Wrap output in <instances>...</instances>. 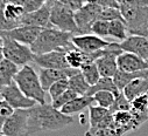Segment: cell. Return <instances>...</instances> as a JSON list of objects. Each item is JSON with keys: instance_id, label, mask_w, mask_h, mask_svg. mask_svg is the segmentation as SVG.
<instances>
[{"instance_id": "cell-1", "label": "cell", "mask_w": 148, "mask_h": 136, "mask_svg": "<svg viewBox=\"0 0 148 136\" xmlns=\"http://www.w3.org/2000/svg\"><path fill=\"white\" fill-rule=\"evenodd\" d=\"M73 122V117L63 114L47 102L36 103L29 108L28 114V136L40 131H56L64 129Z\"/></svg>"}, {"instance_id": "cell-2", "label": "cell", "mask_w": 148, "mask_h": 136, "mask_svg": "<svg viewBox=\"0 0 148 136\" xmlns=\"http://www.w3.org/2000/svg\"><path fill=\"white\" fill-rule=\"evenodd\" d=\"M72 35L73 34L69 32H63L55 27H46L41 29L36 40L30 45V49L35 55L57 49L69 51L75 47L71 42Z\"/></svg>"}, {"instance_id": "cell-3", "label": "cell", "mask_w": 148, "mask_h": 136, "mask_svg": "<svg viewBox=\"0 0 148 136\" xmlns=\"http://www.w3.org/2000/svg\"><path fill=\"white\" fill-rule=\"evenodd\" d=\"M14 82L27 97L34 100L36 103H46V90L42 88L39 74L35 72L33 66L28 63L19 68L14 76Z\"/></svg>"}, {"instance_id": "cell-4", "label": "cell", "mask_w": 148, "mask_h": 136, "mask_svg": "<svg viewBox=\"0 0 148 136\" xmlns=\"http://www.w3.org/2000/svg\"><path fill=\"white\" fill-rule=\"evenodd\" d=\"M119 10L128 33L148 20V0H126L119 5Z\"/></svg>"}, {"instance_id": "cell-5", "label": "cell", "mask_w": 148, "mask_h": 136, "mask_svg": "<svg viewBox=\"0 0 148 136\" xmlns=\"http://www.w3.org/2000/svg\"><path fill=\"white\" fill-rule=\"evenodd\" d=\"M50 24L53 27L63 32H69L73 35L78 34L75 21V12L60 0H51Z\"/></svg>"}, {"instance_id": "cell-6", "label": "cell", "mask_w": 148, "mask_h": 136, "mask_svg": "<svg viewBox=\"0 0 148 136\" xmlns=\"http://www.w3.org/2000/svg\"><path fill=\"white\" fill-rule=\"evenodd\" d=\"M4 46H3V53L5 59L12 61L19 67H22L25 65H28L34 61V53L30 49V46L23 45L12 38H8L4 34Z\"/></svg>"}, {"instance_id": "cell-7", "label": "cell", "mask_w": 148, "mask_h": 136, "mask_svg": "<svg viewBox=\"0 0 148 136\" xmlns=\"http://www.w3.org/2000/svg\"><path fill=\"white\" fill-rule=\"evenodd\" d=\"M28 109H14L6 120L1 133L6 136H28Z\"/></svg>"}, {"instance_id": "cell-8", "label": "cell", "mask_w": 148, "mask_h": 136, "mask_svg": "<svg viewBox=\"0 0 148 136\" xmlns=\"http://www.w3.org/2000/svg\"><path fill=\"white\" fill-rule=\"evenodd\" d=\"M100 12L101 7L98 4L91 3H85L79 10H77L75 12V21L78 34L91 33V26L97 19H99Z\"/></svg>"}, {"instance_id": "cell-9", "label": "cell", "mask_w": 148, "mask_h": 136, "mask_svg": "<svg viewBox=\"0 0 148 136\" xmlns=\"http://www.w3.org/2000/svg\"><path fill=\"white\" fill-rule=\"evenodd\" d=\"M0 97L5 100L13 109H28L36 105L34 100L27 97L20 90V88L16 86L14 81L1 90Z\"/></svg>"}, {"instance_id": "cell-10", "label": "cell", "mask_w": 148, "mask_h": 136, "mask_svg": "<svg viewBox=\"0 0 148 136\" xmlns=\"http://www.w3.org/2000/svg\"><path fill=\"white\" fill-rule=\"evenodd\" d=\"M71 42L76 48L86 52V53H95L100 49L106 48L111 41L105 40L98 35H95L93 33L88 34H75L71 38Z\"/></svg>"}, {"instance_id": "cell-11", "label": "cell", "mask_w": 148, "mask_h": 136, "mask_svg": "<svg viewBox=\"0 0 148 136\" xmlns=\"http://www.w3.org/2000/svg\"><path fill=\"white\" fill-rule=\"evenodd\" d=\"M89 109V123L90 127L85 131V136H90L93 131L101 129V128H107L112 124V113L110 109L95 106L93 103L88 107Z\"/></svg>"}, {"instance_id": "cell-12", "label": "cell", "mask_w": 148, "mask_h": 136, "mask_svg": "<svg viewBox=\"0 0 148 136\" xmlns=\"http://www.w3.org/2000/svg\"><path fill=\"white\" fill-rule=\"evenodd\" d=\"M68 49H57V51H51L48 53L43 54H38L34 55V61L35 65H38L40 68H53V69H63V68H68L65 54Z\"/></svg>"}, {"instance_id": "cell-13", "label": "cell", "mask_w": 148, "mask_h": 136, "mask_svg": "<svg viewBox=\"0 0 148 136\" xmlns=\"http://www.w3.org/2000/svg\"><path fill=\"white\" fill-rule=\"evenodd\" d=\"M50 7L51 0H46V3L34 12L25 13L21 18V25H30L40 28L53 27L50 24Z\"/></svg>"}, {"instance_id": "cell-14", "label": "cell", "mask_w": 148, "mask_h": 136, "mask_svg": "<svg viewBox=\"0 0 148 136\" xmlns=\"http://www.w3.org/2000/svg\"><path fill=\"white\" fill-rule=\"evenodd\" d=\"M42 28L36 27V26H30V25H20L11 31H1L0 33L4 35L12 38L23 45L30 46L38 38L39 33L41 32Z\"/></svg>"}, {"instance_id": "cell-15", "label": "cell", "mask_w": 148, "mask_h": 136, "mask_svg": "<svg viewBox=\"0 0 148 136\" xmlns=\"http://www.w3.org/2000/svg\"><path fill=\"white\" fill-rule=\"evenodd\" d=\"M111 127L120 136H125L126 134L140 128L135 122L131 110H120L112 113V124H111Z\"/></svg>"}, {"instance_id": "cell-16", "label": "cell", "mask_w": 148, "mask_h": 136, "mask_svg": "<svg viewBox=\"0 0 148 136\" xmlns=\"http://www.w3.org/2000/svg\"><path fill=\"white\" fill-rule=\"evenodd\" d=\"M119 46L124 52L133 53L148 61V39L136 34H130L125 40L119 42Z\"/></svg>"}, {"instance_id": "cell-17", "label": "cell", "mask_w": 148, "mask_h": 136, "mask_svg": "<svg viewBox=\"0 0 148 136\" xmlns=\"http://www.w3.org/2000/svg\"><path fill=\"white\" fill-rule=\"evenodd\" d=\"M79 69H73V68H63V69H53V68H41L39 72V79L42 85V88L48 92L49 87L62 79H69L71 75L77 73Z\"/></svg>"}, {"instance_id": "cell-18", "label": "cell", "mask_w": 148, "mask_h": 136, "mask_svg": "<svg viewBox=\"0 0 148 136\" xmlns=\"http://www.w3.org/2000/svg\"><path fill=\"white\" fill-rule=\"evenodd\" d=\"M117 66L118 69L124 72H140L148 69V61L133 53L121 52L117 56Z\"/></svg>"}, {"instance_id": "cell-19", "label": "cell", "mask_w": 148, "mask_h": 136, "mask_svg": "<svg viewBox=\"0 0 148 136\" xmlns=\"http://www.w3.org/2000/svg\"><path fill=\"white\" fill-rule=\"evenodd\" d=\"M93 103V99L92 96L85 94V95H78L75 99H72L71 101H69L68 103H65L60 110L65 114V115H75L81 113L82 110H84L85 108H88L90 105Z\"/></svg>"}, {"instance_id": "cell-20", "label": "cell", "mask_w": 148, "mask_h": 136, "mask_svg": "<svg viewBox=\"0 0 148 136\" xmlns=\"http://www.w3.org/2000/svg\"><path fill=\"white\" fill-rule=\"evenodd\" d=\"M124 95L132 101L133 99L148 93V78H136L128 82L121 90Z\"/></svg>"}, {"instance_id": "cell-21", "label": "cell", "mask_w": 148, "mask_h": 136, "mask_svg": "<svg viewBox=\"0 0 148 136\" xmlns=\"http://www.w3.org/2000/svg\"><path fill=\"white\" fill-rule=\"evenodd\" d=\"M19 68V66L7 59H4L0 62V93L5 87L14 81V76L18 73Z\"/></svg>"}, {"instance_id": "cell-22", "label": "cell", "mask_w": 148, "mask_h": 136, "mask_svg": "<svg viewBox=\"0 0 148 136\" xmlns=\"http://www.w3.org/2000/svg\"><path fill=\"white\" fill-rule=\"evenodd\" d=\"M136 78H148V69L146 71H140V72H124L118 69L117 73L113 75V82L117 86V88L119 90H123V88L131 82L132 80L136 79Z\"/></svg>"}, {"instance_id": "cell-23", "label": "cell", "mask_w": 148, "mask_h": 136, "mask_svg": "<svg viewBox=\"0 0 148 136\" xmlns=\"http://www.w3.org/2000/svg\"><path fill=\"white\" fill-rule=\"evenodd\" d=\"M108 37L121 42L128 37V28L124 20H112L108 25Z\"/></svg>"}, {"instance_id": "cell-24", "label": "cell", "mask_w": 148, "mask_h": 136, "mask_svg": "<svg viewBox=\"0 0 148 136\" xmlns=\"http://www.w3.org/2000/svg\"><path fill=\"white\" fill-rule=\"evenodd\" d=\"M100 90H110V92L114 93L116 95L120 92V90L117 88V86L114 85V82H113V79H112V78L100 76V79H99L95 85L90 86V88H89V90H88V93H86V94H88V95H90V96H92L95 93L100 92Z\"/></svg>"}, {"instance_id": "cell-25", "label": "cell", "mask_w": 148, "mask_h": 136, "mask_svg": "<svg viewBox=\"0 0 148 136\" xmlns=\"http://www.w3.org/2000/svg\"><path fill=\"white\" fill-rule=\"evenodd\" d=\"M68 81H69V88L72 89L73 92H76L78 95H85L90 88L89 83L85 81L81 71H78L77 73L71 75L68 79Z\"/></svg>"}, {"instance_id": "cell-26", "label": "cell", "mask_w": 148, "mask_h": 136, "mask_svg": "<svg viewBox=\"0 0 148 136\" xmlns=\"http://www.w3.org/2000/svg\"><path fill=\"white\" fill-rule=\"evenodd\" d=\"M92 99H93V103H96L97 106L110 109V107L112 106L116 99V94L110 90H100L95 93L92 95Z\"/></svg>"}, {"instance_id": "cell-27", "label": "cell", "mask_w": 148, "mask_h": 136, "mask_svg": "<svg viewBox=\"0 0 148 136\" xmlns=\"http://www.w3.org/2000/svg\"><path fill=\"white\" fill-rule=\"evenodd\" d=\"M79 71H81L82 75L84 76L85 81L89 83V86L95 85L100 79L99 71H98V68H97V66H96L95 62H89V63L84 65Z\"/></svg>"}, {"instance_id": "cell-28", "label": "cell", "mask_w": 148, "mask_h": 136, "mask_svg": "<svg viewBox=\"0 0 148 136\" xmlns=\"http://www.w3.org/2000/svg\"><path fill=\"white\" fill-rule=\"evenodd\" d=\"M131 109V101L124 95V93L120 90L117 95L116 99L113 101L112 106L110 107V112L111 113H116V112H120V110H130Z\"/></svg>"}, {"instance_id": "cell-29", "label": "cell", "mask_w": 148, "mask_h": 136, "mask_svg": "<svg viewBox=\"0 0 148 136\" xmlns=\"http://www.w3.org/2000/svg\"><path fill=\"white\" fill-rule=\"evenodd\" d=\"M76 96H78V94L76 93V92H73L72 89H70V88H68L64 93H62L60 96H57L56 99H54V100H51V106L54 107V108H56V109H61L65 103H68L69 101H71L72 99H75Z\"/></svg>"}, {"instance_id": "cell-30", "label": "cell", "mask_w": 148, "mask_h": 136, "mask_svg": "<svg viewBox=\"0 0 148 136\" xmlns=\"http://www.w3.org/2000/svg\"><path fill=\"white\" fill-rule=\"evenodd\" d=\"M68 88H69V81H68V79H62V80H58V81L54 82L49 87V89H48V93H49L50 99L51 100L56 99L62 93H64Z\"/></svg>"}, {"instance_id": "cell-31", "label": "cell", "mask_w": 148, "mask_h": 136, "mask_svg": "<svg viewBox=\"0 0 148 136\" xmlns=\"http://www.w3.org/2000/svg\"><path fill=\"white\" fill-rule=\"evenodd\" d=\"M108 25H110V21L97 19L91 26V33H93L95 35H98L100 38H107L108 37Z\"/></svg>"}, {"instance_id": "cell-32", "label": "cell", "mask_w": 148, "mask_h": 136, "mask_svg": "<svg viewBox=\"0 0 148 136\" xmlns=\"http://www.w3.org/2000/svg\"><path fill=\"white\" fill-rule=\"evenodd\" d=\"M99 19L106 20V21H112V20H124L120 13L119 7H105L101 8V12L99 14Z\"/></svg>"}, {"instance_id": "cell-33", "label": "cell", "mask_w": 148, "mask_h": 136, "mask_svg": "<svg viewBox=\"0 0 148 136\" xmlns=\"http://www.w3.org/2000/svg\"><path fill=\"white\" fill-rule=\"evenodd\" d=\"M13 110L14 109L7 103L6 101L0 97V133H1V130H3V127L6 122V120L11 116Z\"/></svg>"}, {"instance_id": "cell-34", "label": "cell", "mask_w": 148, "mask_h": 136, "mask_svg": "<svg viewBox=\"0 0 148 136\" xmlns=\"http://www.w3.org/2000/svg\"><path fill=\"white\" fill-rule=\"evenodd\" d=\"M46 3V0H23V11L25 13H30L36 10H39L43 4Z\"/></svg>"}, {"instance_id": "cell-35", "label": "cell", "mask_w": 148, "mask_h": 136, "mask_svg": "<svg viewBox=\"0 0 148 136\" xmlns=\"http://www.w3.org/2000/svg\"><path fill=\"white\" fill-rule=\"evenodd\" d=\"M90 136H120V135L112 127H107V128H101L93 131Z\"/></svg>"}, {"instance_id": "cell-36", "label": "cell", "mask_w": 148, "mask_h": 136, "mask_svg": "<svg viewBox=\"0 0 148 136\" xmlns=\"http://www.w3.org/2000/svg\"><path fill=\"white\" fill-rule=\"evenodd\" d=\"M60 1H62L69 8H71L73 12H76L77 10H79L85 4V0H60Z\"/></svg>"}, {"instance_id": "cell-37", "label": "cell", "mask_w": 148, "mask_h": 136, "mask_svg": "<svg viewBox=\"0 0 148 136\" xmlns=\"http://www.w3.org/2000/svg\"><path fill=\"white\" fill-rule=\"evenodd\" d=\"M130 34H136V35H141V37L148 39V20L143 25H141L139 28L132 31Z\"/></svg>"}, {"instance_id": "cell-38", "label": "cell", "mask_w": 148, "mask_h": 136, "mask_svg": "<svg viewBox=\"0 0 148 136\" xmlns=\"http://www.w3.org/2000/svg\"><path fill=\"white\" fill-rule=\"evenodd\" d=\"M96 4H98L101 8L105 7H119V4L116 0H97Z\"/></svg>"}, {"instance_id": "cell-39", "label": "cell", "mask_w": 148, "mask_h": 136, "mask_svg": "<svg viewBox=\"0 0 148 136\" xmlns=\"http://www.w3.org/2000/svg\"><path fill=\"white\" fill-rule=\"evenodd\" d=\"M3 46H4V37L0 33V48H3Z\"/></svg>"}, {"instance_id": "cell-40", "label": "cell", "mask_w": 148, "mask_h": 136, "mask_svg": "<svg viewBox=\"0 0 148 136\" xmlns=\"http://www.w3.org/2000/svg\"><path fill=\"white\" fill-rule=\"evenodd\" d=\"M4 59H5V56H4V53H3V48H0V62H1Z\"/></svg>"}, {"instance_id": "cell-41", "label": "cell", "mask_w": 148, "mask_h": 136, "mask_svg": "<svg viewBox=\"0 0 148 136\" xmlns=\"http://www.w3.org/2000/svg\"><path fill=\"white\" fill-rule=\"evenodd\" d=\"M5 3H6V0H0V8L5 5Z\"/></svg>"}, {"instance_id": "cell-42", "label": "cell", "mask_w": 148, "mask_h": 136, "mask_svg": "<svg viewBox=\"0 0 148 136\" xmlns=\"http://www.w3.org/2000/svg\"><path fill=\"white\" fill-rule=\"evenodd\" d=\"M97 0H85V3H91V4H96Z\"/></svg>"}, {"instance_id": "cell-43", "label": "cell", "mask_w": 148, "mask_h": 136, "mask_svg": "<svg viewBox=\"0 0 148 136\" xmlns=\"http://www.w3.org/2000/svg\"><path fill=\"white\" fill-rule=\"evenodd\" d=\"M116 1H117V3H118V4L120 5L121 3H124V1H126V0H116Z\"/></svg>"}, {"instance_id": "cell-44", "label": "cell", "mask_w": 148, "mask_h": 136, "mask_svg": "<svg viewBox=\"0 0 148 136\" xmlns=\"http://www.w3.org/2000/svg\"><path fill=\"white\" fill-rule=\"evenodd\" d=\"M0 136H6L5 134H3V133H0Z\"/></svg>"}, {"instance_id": "cell-45", "label": "cell", "mask_w": 148, "mask_h": 136, "mask_svg": "<svg viewBox=\"0 0 148 136\" xmlns=\"http://www.w3.org/2000/svg\"><path fill=\"white\" fill-rule=\"evenodd\" d=\"M147 94H148V93H147Z\"/></svg>"}]
</instances>
